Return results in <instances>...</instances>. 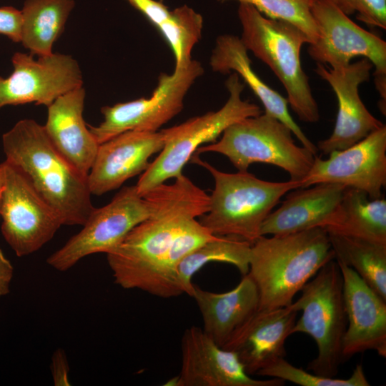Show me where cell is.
<instances>
[{"label": "cell", "instance_id": "obj_1", "mask_svg": "<svg viewBox=\"0 0 386 386\" xmlns=\"http://www.w3.org/2000/svg\"><path fill=\"white\" fill-rule=\"evenodd\" d=\"M174 179L143 196L149 202V216L107 253L114 282L124 289L150 293L158 265L179 230L208 211L204 191L183 174Z\"/></svg>", "mask_w": 386, "mask_h": 386}, {"label": "cell", "instance_id": "obj_2", "mask_svg": "<svg viewBox=\"0 0 386 386\" xmlns=\"http://www.w3.org/2000/svg\"><path fill=\"white\" fill-rule=\"evenodd\" d=\"M6 161L19 168L59 216L63 225L82 226L94 207L87 176L56 150L44 125L18 121L2 135Z\"/></svg>", "mask_w": 386, "mask_h": 386}, {"label": "cell", "instance_id": "obj_3", "mask_svg": "<svg viewBox=\"0 0 386 386\" xmlns=\"http://www.w3.org/2000/svg\"><path fill=\"white\" fill-rule=\"evenodd\" d=\"M334 259L328 233L320 227L261 236L251 245L248 272L259 291V310L291 305L305 284Z\"/></svg>", "mask_w": 386, "mask_h": 386}, {"label": "cell", "instance_id": "obj_4", "mask_svg": "<svg viewBox=\"0 0 386 386\" xmlns=\"http://www.w3.org/2000/svg\"><path fill=\"white\" fill-rule=\"evenodd\" d=\"M192 162L213 177L208 211L199 222L212 234L236 237L252 244L261 237V226L282 197L300 188V182H268L247 171L227 173L193 154Z\"/></svg>", "mask_w": 386, "mask_h": 386}, {"label": "cell", "instance_id": "obj_5", "mask_svg": "<svg viewBox=\"0 0 386 386\" xmlns=\"http://www.w3.org/2000/svg\"><path fill=\"white\" fill-rule=\"evenodd\" d=\"M237 14L240 39L247 51L267 64L282 84L288 104L299 119L318 122V105L300 59L302 46L310 44L306 34L290 23L265 17L249 4L239 3Z\"/></svg>", "mask_w": 386, "mask_h": 386}, {"label": "cell", "instance_id": "obj_6", "mask_svg": "<svg viewBox=\"0 0 386 386\" xmlns=\"http://www.w3.org/2000/svg\"><path fill=\"white\" fill-rule=\"evenodd\" d=\"M225 86L229 96L219 110L163 129L165 136L164 147L135 185L141 196L168 179L182 174L184 165L197 149L205 143L217 141L229 126L261 114L258 105L242 99L244 84L237 73L230 74Z\"/></svg>", "mask_w": 386, "mask_h": 386}, {"label": "cell", "instance_id": "obj_7", "mask_svg": "<svg viewBox=\"0 0 386 386\" xmlns=\"http://www.w3.org/2000/svg\"><path fill=\"white\" fill-rule=\"evenodd\" d=\"M300 291L298 300L290 305L302 312L292 333H305L317 344V355L307 369L335 377L343 362L342 342L347 325L342 276L337 261L325 264Z\"/></svg>", "mask_w": 386, "mask_h": 386}, {"label": "cell", "instance_id": "obj_8", "mask_svg": "<svg viewBox=\"0 0 386 386\" xmlns=\"http://www.w3.org/2000/svg\"><path fill=\"white\" fill-rule=\"evenodd\" d=\"M290 129L267 114L248 117L227 128L221 139L199 147L195 154L216 152L227 157L238 171L255 162L277 166L300 182L307 174L315 155L297 146Z\"/></svg>", "mask_w": 386, "mask_h": 386}, {"label": "cell", "instance_id": "obj_9", "mask_svg": "<svg viewBox=\"0 0 386 386\" xmlns=\"http://www.w3.org/2000/svg\"><path fill=\"white\" fill-rule=\"evenodd\" d=\"M312 14L318 31L307 52L317 64L345 66L357 56L367 59L375 66L374 81L385 114L386 42L379 36L355 23L329 0H313Z\"/></svg>", "mask_w": 386, "mask_h": 386}, {"label": "cell", "instance_id": "obj_10", "mask_svg": "<svg viewBox=\"0 0 386 386\" xmlns=\"http://www.w3.org/2000/svg\"><path fill=\"white\" fill-rule=\"evenodd\" d=\"M203 74L202 64L193 59L171 74L162 73L150 97L102 107L104 120L88 127L99 144L129 130L157 132L182 110L187 91Z\"/></svg>", "mask_w": 386, "mask_h": 386}, {"label": "cell", "instance_id": "obj_11", "mask_svg": "<svg viewBox=\"0 0 386 386\" xmlns=\"http://www.w3.org/2000/svg\"><path fill=\"white\" fill-rule=\"evenodd\" d=\"M149 213V202L137 192L136 186L124 187L109 203L94 208L82 229L48 257L46 262L64 272L88 255L107 254Z\"/></svg>", "mask_w": 386, "mask_h": 386}, {"label": "cell", "instance_id": "obj_12", "mask_svg": "<svg viewBox=\"0 0 386 386\" xmlns=\"http://www.w3.org/2000/svg\"><path fill=\"white\" fill-rule=\"evenodd\" d=\"M1 164L5 177L0 209L1 233L18 257L27 256L49 242L63 224L19 168L6 160Z\"/></svg>", "mask_w": 386, "mask_h": 386}, {"label": "cell", "instance_id": "obj_13", "mask_svg": "<svg viewBox=\"0 0 386 386\" xmlns=\"http://www.w3.org/2000/svg\"><path fill=\"white\" fill-rule=\"evenodd\" d=\"M13 71L0 76V109L7 105L34 103L49 107L62 94L83 86L77 61L69 54L53 53L38 56L16 52Z\"/></svg>", "mask_w": 386, "mask_h": 386}, {"label": "cell", "instance_id": "obj_14", "mask_svg": "<svg viewBox=\"0 0 386 386\" xmlns=\"http://www.w3.org/2000/svg\"><path fill=\"white\" fill-rule=\"evenodd\" d=\"M317 156L300 188L320 183L337 184L366 193L370 199L382 197L386 185V126L371 132L354 145Z\"/></svg>", "mask_w": 386, "mask_h": 386}, {"label": "cell", "instance_id": "obj_15", "mask_svg": "<svg viewBox=\"0 0 386 386\" xmlns=\"http://www.w3.org/2000/svg\"><path fill=\"white\" fill-rule=\"evenodd\" d=\"M372 67L366 58L338 67L317 63L315 72L330 85L338 102L332 134L317 143L323 154L347 149L384 124L368 111L359 94V86L369 80Z\"/></svg>", "mask_w": 386, "mask_h": 386}, {"label": "cell", "instance_id": "obj_16", "mask_svg": "<svg viewBox=\"0 0 386 386\" xmlns=\"http://www.w3.org/2000/svg\"><path fill=\"white\" fill-rule=\"evenodd\" d=\"M181 370L172 386H281L279 378L252 377L236 353L219 346L202 328L191 326L181 340Z\"/></svg>", "mask_w": 386, "mask_h": 386}, {"label": "cell", "instance_id": "obj_17", "mask_svg": "<svg viewBox=\"0 0 386 386\" xmlns=\"http://www.w3.org/2000/svg\"><path fill=\"white\" fill-rule=\"evenodd\" d=\"M164 142L163 129L129 130L100 144L87 176L91 194L102 195L142 174L150 164L149 158L162 149Z\"/></svg>", "mask_w": 386, "mask_h": 386}, {"label": "cell", "instance_id": "obj_18", "mask_svg": "<svg viewBox=\"0 0 386 386\" xmlns=\"http://www.w3.org/2000/svg\"><path fill=\"white\" fill-rule=\"evenodd\" d=\"M342 276L347 320L342 342V360L367 350L386 357V300L351 267L337 262Z\"/></svg>", "mask_w": 386, "mask_h": 386}, {"label": "cell", "instance_id": "obj_19", "mask_svg": "<svg viewBox=\"0 0 386 386\" xmlns=\"http://www.w3.org/2000/svg\"><path fill=\"white\" fill-rule=\"evenodd\" d=\"M297 313L290 305L258 310L223 348L236 353L247 374L257 375L286 355L285 341L292 334Z\"/></svg>", "mask_w": 386, "mask_h": 386}, {"label": "cell", "instance_id": "obj_20", "mask_svg": "<svg viewBox=\"0 0 386 386\" xmlns=\"http://www.w3.org/2000/svg\"><path fill=\"white\" fill-rule=\"evenodd\" d=\"M85 96L83 86L59 96L47 107L44 127L56 150L81 174L88 176L99 144L84 119Z\"/></svg>", "mask_w": 386, "mask_h": 386}, {"label": "cell", "instance_id": "obj_21", "mask_svg": "<svg viewBox=\"0 0 386 386\" xmlns=\"http://www.w3.org/2000/svg\"><path fill=\"white\" fill-rule=\"evenodd\" d=\"M193 297L200 311L203 330L223 347L258 310L259 295L249 273L230 291L217 293L194 284Z\"/></svg>", "mask_w": 386, "mask_h": 386}, {"label": "cell", "instance_id": "obj_22", "mask_svg": "<svg viewBox=\"0 0 386 386\" xmlns=\"http://www.w3.org/2000/svg\"><path fill=\"white\" fill-rule=\"evenodd\" d=\"M213 71L237 73L261 101L264 112L287 126L303 147L317 156V147L307 137L288 110L287 99L267 85L254 71L248 51L240 37L223 34L216 39L209 61Z\"/></svg>", "mask_w": 386, "mask_h": 386}, {"label": "cell", "instance_id": "obj_23", "mask_svg": "<svg viewBox=\"0 0 386 386\" xmlns=\"http://www.w3.org/2000/svg\"><path fill=\"white\" fill-rule=\"evenodd\" d=\"M345 189L340 184L320 183L290 192L266 217L261 236H281L320 227L335 209Z\"/></svg>", "mask_w": 386, "mask_h": 386}, {"label": "cell", "instance_id": "obj_24", "mask_svg": "<svg viewBox=\"0 0 386 386\" xmlns=\"http://www.w3.org/2000/svg\"><path fill=\"white\" fill-rule=\"evenodd\" d=\"M320 227L328 233L386 244V199H370L364 192L346 188L335 209Z\"/></svg>", "mask_w": 386, "mask_h": 386}, {"label": "cell", "instance_id": "obj_25", "mask_svg": "<svg viewBox=\"0 0 386 386\" xmlns=\"http://www.w3.org/2000/svg\"><path fill=\"white\" fill-rule=\"evenodd\" d=\"M74 6V0H25L21 10L22 45L34 56L52 54Z\"/></svg>", "mask_w": 386, "mask_h": 386}, {"label": "cell", "instance_id": "obj_26", "mask_svg": "<svg viewBox=\"0 0 386 386\" xmlns=\"http://www.w3.org/2000/svg\"><path fill=\"white\" fill-rule=\"evenodd\" d=\"M328 235L336 261L351 267L386 300V244L333 233Z\"/></svg>", "mask_w": 386, "mask_h": 386}, {"label": "cell", "instance_id": "obj_27", "mask_svg": "<svg viewBox=\"0 0 386 386\" xmlns=\"http://www.w3.org/2000/svg\"><path fill=\"white\" fill-rule=\"evenodd\" d=\"M251 244L247 241L227 236H217L187 254L179 264L176 279L181 292L192 297L194 274L211 262L231 264L242 275L249 272Z\"/></svg>", "mask_w": 386, "mask_h": 386}, {"label": "cell", "instance_id": "obj_28", "mask_svg": "<svg viewBox=\"0 0 386 386\" xmlns=\"http://www.w3.org/2000/svg\"><path fill=\"white\" fill-rule=\"evenodd\" d=\"M216 237L197 218L188 220L162 258L149 294L162 298H171L182 295L176 279L179 264L194 249Z\"/></svg>", "mask_w": 386, "mask_h": 386}, {"label": "cell", "instance_id": "obj_29", "mask_svg": "<svg viewBox=\"0 0 386 386\" xmlns=\"http://www.w3.org/2000/svg\"><path fill=\"white\" fill-rule=\"evenodd\" d=\"M202 27V16L184 5L171 10L169 17L157 28L173 51L175 68L192 60V51L201 39Z\"/></svg>", "mask_w": 386, "mask_h": 386}, {"label": "cell", "instance_id": "obj_30", "mask_svg": "<svg viewBox=\"0 0 386 386\" xmlns=\"http://www.w3.org/2000/svg\"><path fill=\"white\" fill-rule=\"evenodd\" d=\"M226 1L229 0H217ZM253 6L267 18L282 20L293 24L315 42L318 37L316 23L312 14L313 0H235Z\"/></svg>", "mask_w": 386, "mask_h": 386}, {"label": "cell", "instance_id": "obj_31", "mask_svg": "<svg viewBox=\"0 0 386 386\" xmlns=\"http://www.w3.org/2000/svg\"><path fill=\"white\" fill-rule=\"evenodd\" d=\"M259 376L279 378L302 386H369L362 366L357 365L347 379H339L312 374L291 365L280 357L260 370Z\"/></svg>", "mask_w": 386, "mask_h": 386}, {"label": "cell", "instance_id": "obj_32", "mask_svg": "<svg viewBox=\"0 0 386 386\" xmlns=\"http://www.w3.org/2000/svg\"><path fill=\"white\" fill-rule=\"evenodd\" d=\"M347 16L370 27L386 29V0H329Z\"/></svg>", "mask_w": 386, "mask_h": 386}, {"label": "cell", "instance_id": "obj_33", "mask_svg": "<svg viewBox=\"0 0 386 386\" xmlns=\"http://www.w3.org/2000/svg\"><path fill=\"white\" fill-rule=\"evenodd\" d=\"M22 21L21 10L10 6L0 7V34L14 43H21Z\"/></svg>", "mask_w": 386, "mask_h": 386}, {"label": "cell", "instance_id": "obj_34", "mask_svg": "<svg viewBox=\"0 0 386 386\" xmlns=\"http://www.w3.org/2000/svg\"><path fill=\"white\" fill-rule=\"evenodd\" d=\"M143 14L157 29L169 17L171 10L162 1L156 0H126Z\"/></svg>", "mask_w": 386, "mask_h": 386}, {"label": "cell", "instance_id": "obj_35", "mask_svg": "<svg viewBox=\"0 0 386 386\" xmlns=\"http://www.w3.org/2000/svg\"><path fill=\"white\" fill-rule=\"evenodd\" d=\"M69 365L65 352L57 349L51 358V373L55 385H70L69 380Z\"/></svg>", "mask_w": 386, "mask_h": 386}, {"label": "cell", "instance_id": "obj_36", "mask_svg": "<svg viewBox=\"0 0 386 386\" xmlns=\"http://www.w3.org/2000/svg\"><path fill=\"white\" fill-rule=\"evenodd\" d=\"M14 268L0 248V297L10 292V284L13 277Z\"/></svg>", "mask_w": 386, "mask_h": 386}, {"label": "cell", "instance_id": "obj_37", "mask_svg": "<svg viewBox=\"0 0 386 386\" xmlns=\"http://www.w3.org/2000/svg\"><path fill=\"white\" fill-rule=\"evenodd\" d=\"M5 188V177L3 167L0 164V209L2 202L3 193Z\"/></svg>", "mask_w": 386, "mask_h": 386}]
</instances>
